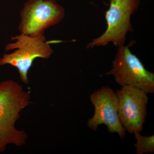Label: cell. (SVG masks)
Listing matches in <instances>:
<instances>
[{"instance_id":"8","label":"cell","mask_w":154,"mask_h":154,"mask_svg":"<svg viewBox=\"0 0 154 154\" xmlns=\"http://www.w3.org/2000/svg\"><path fill=\"white\" fill-rule=\"evenodd\" d=\"M137 139L134 146L137 154L153 153L154 152V136H143L139 132L134 133Z\"/></svg>"},{"instance_id":"7","label":"cell","mask_w":154,"mask_h":154,"mask_svg":"<svg viewBox=\"0 0 154 154\" xmlns=\"http://www.w3.org/2000/svg\"><path fill=\"white\" fill-rule=\"evenodd\" d=\"M90 99L95 111L93 117L88 120V127L95 131L99 125L104 124L108 132L117 133L121 139L124 138L126 131L119 118L118 99L114 91L109 87H102L93 92Z\"/></svg>"},{"instance_id":"3","label":"cell","mask_w":154,"mask_h":154,"mask_svg":"<svg viewBox=\"0 0 154 154\" xmlns=\"http://www.w3.org/2000/svg\"><path fill=\"white\" fill-rule=\"evenodd\" d=\"M133 43L132 41L127 46H118L113 68L104 75H112L122 86H133L147 94H154V73L147 70L140 60L131 51L129 47Z\"/></svg>"},{"instance_id":"1","label":"cell","mask_w":154,"mask_h":154,"mask_svg":"<svg viewBox=\"0 0 154 154\" xmlns=\"http://www.w3.org/2000/svg\"><path fill=\"white\" fill-rule=\"evenodd\" d=\"M30 91L13 80L0 83V153L5 151L10 144L17 146L25 145L28 135L24 130H19L15 124L20 113L30 105Z\"/></svg>"},{"instance_id":"2","label":"cell","mask_w":154,"mask_h":154,"mask_svg":"<svg viewBox=\"0 0 154 154\" xmlns=\"http://www.w3.org/2000/svg\"><path fill=\"white\" fill-rule=\"evenodd\" d=\"M14 42L6 45V51L15 50L10 54H5L0 58V66L8 64L15 67L19 71L21 81L24 84L29 83L28 72L37 58L48 59L53 54L50 44L60 41H47L44 35L33 37L20 34L12 36Z\"/></svg>"},{"instance_id":"5","label":"cell","mask_w":154,"mask_h":154,"mask_svg":"<svg viewBox=\"0 0 154 154\" xmlns=\"http://www.w3.org/2000/svg\"><path fill=\"white\" fill-rule=\"evenodd\" d=\"M139 4V0H118L110 2L105 15L107 29L102 35L89 42L87 48L106 46L110 42L117 46L123 45L127 34L132 31L131 17Z\"/></svg>"},{"instance_id":"4","label":"cell","mask_w":154,"mask_h":154,"mask_svg":"<svg viewBox=\"0 0 154 154\" xmlns=\"http://www.w3.org/2000/svg\"><path fill=\"white\" fill-rule=\"evenodd\" d=\"M64 9L56 0H28L20 13L18 29L33 37L44 35L45 30L63 19Z\"/></svg>"},{"instance_id":"9","label":"cell","mask_w":154,"mask_h":154,"mask_svg":"<svg viewBox=\"0 0 154 154\" xmlns=\"http://www.w3.org/2000/svg\"><path fill=\"white\" fill-rule=\"evenodd\" d=\"M110 2H116V1H118V0H110Z\"/></svg>"},{"instance_id":"6","label":"cell","mask_w":154,"mask_h":154,"mask_svg":"<svg viewBox=\"0 0 154 154\" xmlns=\"http://www.w3.org/2000/svg\"><path fill=\"white\" fill-rule=\"evenodd\" d=\"M118 99V115L125 131L140 133L147 115L148 97L144 91L131 86H122L116 92Z\"/></svg>"}]
</instances>
